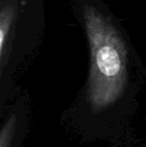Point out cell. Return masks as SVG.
Returning <instances> with one entry per match:
<instances>
[{"mask_svg": "<svg viewBox=\"0 0 146 147\" xmlns=\"http://www.w3.org/2000/svg\"><path fill=\"white\" fill-rule=\"evenodd\" d=\"M84 28L91 55L87 94L94 108L114 102L126 81L127 47L114 24L97 8H83Z\"/></svg>", "mask_w": 146, "mask_h": 147, "instance_id": "cell-1", "label": "cell"}, {"mask_svg": "<svg viewBox=\"0 0 146 147\" xmlns=\"http://www.w3.org/2000/svg\"><path fill=\"white\" fill-rule=\"evenodd\" d=\"M18 15V0H1L0 9V62L1 68L9 56L14 26Z\"/></svg>", "mask_w": 146, "mask_h": 147, "instance_id": "cell-2", "label": "cell"}]
</instances>
